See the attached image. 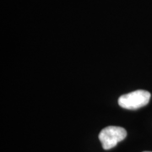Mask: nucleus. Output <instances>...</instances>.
<instances>
[{
  "mask_svg": "<svg viewBox=\"0 0 152 152\" xmlns=\"http://www.w3.org/2000/svg\"><path fill=\"white\" fill-rule=\"evenodd\" d=\"M151 93L144 90H137L125 94L118 98V105L121 107L129 110H136L149 103Z\"/></svg>",
  "mask_w": 152,
  "mask_h": 152,
  "instance_id": "obj_1",
  "label": "nucleus"
},
{
  "mask_svg": "<svg viewBox=\"0 0 152 152\" xmlns=\"http://www.w3.org/2000/svg\"><path fill=\"white\" fill-rule=\"evenodd\" d=\"M127 136V131L122 127L108 126L101 131L99 140L104 150H110L115 147Z\"/></svg>",
  "mask_w": 152,
  "mask_h": 152,
  "instance_id": "obj_2",
  "label": "nucleus"
},
{
  "mask_svg": "<svg viewBox=\"0 0 152 152\" xmlns=\"http://www.w3.org/2000/svg\"><path fill=\"white\" fill-rule=\"evenodd\" d=\"M144 152H151V151H144Z\"/></svg>",
  "mask_w": 152,
  "mask_h": 152,
  "instance_id": "obj_3",
  "label": "nucleus"
}]
</instances>
